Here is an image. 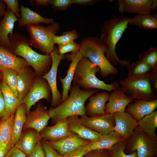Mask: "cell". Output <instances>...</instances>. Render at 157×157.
I'll return each mask as SVG.
<instances>
[{
    "label": "cell",
    "instance_id": "6da1fadb",
    "mask_svg": "<svg viewBox=\"0 0 157 157\" xmlns=\"http://www.w3.org/2000/svg\"><path fill=\"white\" fill-rule=\"evenodd\" d=\"M130 18L122 15L114 16L106 20L101 28L102 33L99 39L106 49L105 55L106 58L114 66L119 64L121 67L127 68L130 64V59L122 60L119 58L116 48L117 44L128 27Z\"/></svg>",
    "mask_w": 157,
    "mask_h": 157
},
{
    "label": "cell",
    "instance_id": "7a4b0ae2",
    "mask_svg": "<svg viewBox=\"0 0 157 157\" xmlns=\"http://www.w3.org/2000/svg\"><path fill=\"white\" fill-rule=\"evenodd\" d=\"M9 38L11 44L10 51L24 59L37 76L42 77L49 71L52 64L50 54H41L34 51L30 47L29 39L20 33L10 35Z\"/></svg>",
    "mask_w": 157,
    "mask_h": 157
},
{
    "label": "cell",
    "instance_id": "3957f363",
    "mask_svg": "<svg viewBox=\"0 0 157 157\" xmlns=\"http://www.w3.org/2000/svg\"><path fill=\"white\" fill-rule=\"evenodd\" d=\"M69 90V96L64 101L48 110L51 118L55 123L71 116H81L85 115V101L90 96L99 92L96 89H81L79 86L73 83Z\"/></svg>",
    "mask_w": 157,
    "mask_h": 157
},
{
    "label": "cell",
    "instance_id": "277c9868",
    "mask_svg": "<svg viewBox=\"0 0 157 157\" xmlns=\"http://www.w3.org/2000/svg\"><path fill=\"white\" fill-rule=\"evenodd\" d=\"M100 72L99 67L87 58L83 57L76 67L73 83L84 90L99 89L111 92L120 89L117 81L108 84L99 79L96 74Z\"/></svg>",
    "mask_w": 157,
    "mask_h": 157
},
{
    "label": "cell",
    "instance_id": "5b68a950",
    "mask_svg": "<svg viewBox=\"0 0 157 157\" xmlns=\"http://www.w3.org/2000/svg\"><path fill=\"white\" fill-rule=\"evenodd\" d=\"M79 44V51L83 57L87 58L99 67L102 76L106 77L110 74H117V69L105 56L106 50L99 38L95 37H86L81 40Z\"/></svg>",
    "mask_w": 157,
    "mask_h": 157
},
{
    "label": "cell",
    "instance_id": "8992f818",
    "mask_svg": "<svg viewBox=\"0 0 157 157\" xmlns=\"http://www.w3.org/2000/svg\"><path fill=\"white\" fill-rule=\"evenodd\" d=\"M30 37L31 46L46 54H49L54 49L53 36L60 30L59 24L54 22L47 26L38 24L26 26Z\"/></svg>",
    "mask_w": 157,
    "mask_h": 157
},
{
    "label": "cell",
    "instance_id": "52a82bcc",
    "mask_svg": "<svg viewBox=\"0 0 157 157\" xmlns=\"http://www.w3.org/2000/svg\"><path fill=\"white\" fill-rule=\"evenodd\" d=\"M150 74L128 76L120 81V89L133 99L149 101L157 99L150 84Z\"/></svg>",
    "mask_w": 157,
    "mask_h": 157
},
{
    "label": "cell",
    "instance_id": "ba28073f",
    "mask_svg": "<svg viewBox=\"0 0 157 157\" xmlns=\"http://www.w3.org/2000/svg\"><path fill=\"white\" fill-rule=\"evenodd\" d=\"M127 144L131 151L136 152L137 157H153L157 153V142L150 138L138 126Z\"/></svg>",
    "mask_w": 157,
    "mask_h": 157
},
{
    "label": "cell",
    "instance_id": "9c48e42d",
    "mask_svg": "<svg viewBox=\"0 0 157 157\" xmlns=\"http://www.w3.org/2000/svg\"><path fill=\"white\" fill-rule=\"evenodd\" d=\"M52 64L49 71L42 78L48 82L51 92V103L52 107H55L61 103L62 95L58 89L56 76L58 68L61 61L66 58V55L58 54V48L55 46L53 51L50 53Z\"/></svg>",
    "mask_w": 157,
    "mask_h": 157
},
{
    "label": "cell",
    "instance_id": "30bf717a",
    "mask_svg": "<svg viewBox=\"0 0 157 157\" xmlns=\"http://www.w3.org/2000/svg\"><path fill=\"white\" fill-rule=\"evenodd\" d=\"M51 98V90L47 81L36 76L31 90L21 103L25 104L26 113L40 100L44 99L49 101Z\"/></svg>",
    "mask_w": 157,
    "mask_h": 157
},
{
    "label": "cell",
    "instance_id": "8fae6325",
    "mask_svg": "<svg viewBox=\"0 0 157 157\" xmlns=\"http://www.w3.org/2000/svg\"><path fill=\"white\" fill-rule=\"evenodd\" d=\"M80 119L83 125L102 135L113 131L115 125L114 118L112 114L105 113L91 117L85 115L81 116Z\"/></svg>",
    "mask_w": 157,
    "mask_h": 157
},
{
    "label": "cell",
    "instance_id": "7c38bea8",
    "mask_svg": "<svg viewBox=\"0 0 157 157\" xmlns=\"http://www.w3.org/2000/svg\"><path fill=\"white\" fill-rule=\"evenodd\" d=\"M26 116L23 130L31 128L39 133L46 127L51 118L46 107L40 102L34 110L26 112Z\"/></svg>",
    "mask_w": 157,
    "mask_h": 157
},
{
    "label": "cell",
    "instance_id": "4fadbf2b",
    "mask_svg": "<svg viewBox=\"0 0 157 157\" xmlns=\"http://www.w3.org/2000/svg\"><path fill=\"white\" fill-rule=\"evenodd\" d=\"M113 115L115 122L113 131L117 132L124 140H128L138 126V121L125 111L116 113Z\"/></svg>",
    "mask_w": 157,
    "mask_h": 157
},
{
    "label": "cell",
    "instance_id": "5bb4252c",
    "mask_svg": "<svg viewBox=\"0 0 157 157\" xmlns=\"http://www.w3.org/2000/svg\"><path fill=\"white\" fill-rule=\"evenodd\" d=\"M68 117L58 121L52 126L45 127L40 133L44 141L61 140L74 134L69 129Z\"/></svg>",
    "mask_w": 157,
    "mask_h": 157
},
{
    "label": "cell",
    "instance_id": "9a60e30c",
    "mask_svg": "<svg viewBox=\"0 0 157 157\" xmlns=\"http://www.w3.org/2000/svg\"><path fill=\"white\" fill-rule=\"evenodd\" d=\"M36 77L34 71L31 67L23 68L18 72L17 88L18 98L20 103L29 92Z\"/></svg>",
    "mask_w": 157,
    "mask_h": 157
},
{
    "label": "cell",
    "instance_id": "2e32d148",
    "mask_svg": "<svg viewBox=\"0 0 157 157\" xmlns=\"http://www.w3.org/2000/svg\"><path fill=\"white\" fill-rule=\"evenodd\" d=\"M153 0H117L118 10L120 13L151 14Z\"/></svg>",
    "mask_w": 157,
    "mask_h": 157
},
{
    "label": "cell",
    "instance_id": "e0dca14e",
    "mask_svg": "<svg viewBox=\"0 0 157 157\" xmlns=\"http://www.w3.org/2000/svg\"><path fill=\"white\" fill-rule=\"evenodd\" d=\"M133 99L120 89L113 90L109 94L108 101L105 104V113L113 114L124 112Z\"/></svg>",
    "mask_w": 157,
    "mask_h": 157
},
{
    "label": "cell",
    "instance_id": "ac0fdd59",
    "mask_svg": "<svg viewBox=\"0 0 157 157\" xmlns=\"http://www.w3.org/2000/svg\"><path fill=\"white\" fill-rule=\"evenodd\" d=\"M23 130L20 138L14 146L28 156L37 143L42 139L40 133L34 129L28 128Z\"/></svg>",
    "mask_w": 157,
    "mask_h": 157
},
{
    "label": "cell",
    "instance_id": "d6986e66",
    "mask_svg": "<svg viewBox=\"0 0 157 157\" xmlns=\"http://www.w3.org/2000/svg\"><path fill=\"white\" fill-rule=\"evenodd\" d=\"M66 58L71 63L67 71V74L64 78L60 77V81L62 84L63 92L61 103L64 101L68 97V92L73 81L76 67L83 57L80 51L71 54H66Z\"/></svg>",
    "mask_w": 157,
    "mask_h": 157
},
{
    "label": "cell",
    "instance_id": "ffe728a7",
    "mask_svg": "<svg viewBox=\"0 0 157 157\" xmlns=\"http://www.w3.org/2000/svg\"><path fill=\"white\" fill-rule=\"evenodd\" d=\"M45 142L61 156L91 142L82 139L74 133L59 141Z\"/></svg>",
    "mask_w": 157,
    "mask_h": 157
},
{
    "label": "cell",
    "instance_id": "44dd1931",
    "mask_svg": "<svg viewBox=\"0 0 157 157\" xmlns=\"http://www.w3.org/2000/svg\"><path fill=\"white\" fill-rule=\"evenodd\" d=\"M157 107V99L149 101L138 99L133 103L129 104L125 111L130 114L138 121L154 111Z\"/></svg>",
    "mask_w": 157,
    "mask_h": 157
},
{
    "label": "cell",
    "instance_id": "7402d4cb",
    "mask_svg": "<svg viewBox=\"0 0 157 157\" xmlns=\"http://www.w3.org/2000/svg\"><path fill=\"white\" fill-rule=\"evenodd\" d=\"M19 19L7 8L3 19L0 21V46L9 49L11 47L9 36L13 34L15 24Z\"/></svg>",
    "mask_w": 157,
    "mask_h": 157
},
{
    "label": "cell",
    "instance_id": "603a6c76",
    "mask_svg": "<svg viewBox=\"0 0 157 157\" xmlns=\"http://www.w3.org/2000/svg\"><path fill=\"white\" fill-rule=\"evenodd\" d=\"M70 131L80 138L91 142H97L100 140L102 135L89 129L81 122L78 116L68 117Z\"/></svg>",
    "mask_w": 157,
    "mask_h": 157
},
{
    "label": "cell",
    "instance_id": "cb8c5ba5",
    "mask_svg": "<svg viewBox=\"0 0 157 157\" xmlns=\"http://www.w3.org/2000/svg\"><path fill=\"white\" fill-rule=\"evenodd\" d=\"M30 67L23 58L16 56L7 49L0 46V70L7 68L18 72L22 69Z\"/></svg>",
    "mask_w": 157,
    "mask_h": 157
},
{
    "label": "cell",
    "instance_id": "d4e9b609",
    "mask_svg": "<svg viewBox=\"0 0 157 157\" xmlns=\"http://www.w3.org/2000/svg\"><path fill=\"white\" fill-rule=\"evenodd\" d=\"M109 95L108 92H103L90 96L85 107L86 113L91 117L104 114L106 103L108 100Z\"/></svg>",
    "mask_w": 157,
    "mask_h": 157
},
{
    "label": "cell",
    "instance_id": "484cf974",
    "mask_svg": "<svg viewBox=\"0 0 157 157\" xmlns=\"http://www.w3.org/2000/svg\"><path fill=\"white\" fill-rule=\"evenodd\" d=\"M20 8L21 17L18 21L19 27L40 23L50 24L54 22L53 19L43 17L37 13L23 5H22Z\"/></svg>",
    "mask_w": 157,
    "mask_h": 157
},
{
    "label": "cell",
    "instance_id": "4316f807",
    "mask_svg": "<svg viewBox=\"0 0 157 157\" xmlns=\"http://www.w3.org/2000/svg\"><path fill=\"white\" fill-rule=\"evenodd\" d=\"M25 105L20 103L17 106L15 113L13 124V135L11 143L14 145L20 138L26 120Z\"/></svg>",
    "mask_w": 157,
    "mask_h": 157
},
{
    "label": "cell",
    "instance_id": "83f0119b",
    "mask_svg": "<svg viewBox=\"0 0 157 157\" xmlns=\"http://www.w3.org/2000/svg\"><path fill=\"white\" fill-rule=\"evenodd\" d=\"M138 126L151 140L157 142V111H154L138 121Z\"/></svg>",
    "mask_w": 157,
    "mask_h": 157
},
{
    "label": "cell",
    "instance_id": "f1b7e54d",
    "mask_svg": "<svg viewBox=\"0 0 157 157\" xmlns=\"http://www.w3.org/2000/svg\"><path fill=\"white\" fill-rule=\"evenodd\" d=\"M126 140L117 132L112 131L108 134L102 135V138L95 142H91L89 144L91 151L108 149L116 143Z\"/></svg>",
    "mask_w": 157,
    "mask_h": 157
},
{
    "label": "cell",
    "instance_id": "f546056e",
    "mask_svg": "<svg viewBox=\"0 0 157 157\" xmlns=\"http://www.w3.org/2000/svg\"><path fill=\"white\" fill-rule=\"evenodd\" d=\"M0 89L5 102L7 114L9 116L15 112L20 103L18 97L2 81L0 83Z\"/></svg>",
    "mask_w": 157,
    "mask_h": 157
},
{
    "label": "cell",
    "instance_id": "4dcf8cb0",
    "mask_svg": "<svg viewBox=\"0 0 157 157\" xmlns=\"http://www.w3.org/2000/svg\"><path fill=\"white\" fill-rule=\"evenodd\" d=\"M128 25H134L146 30L157 29V15H137L130 18Z\"/></svg>",
    "mask_w": 157,
    "mask_h": 157
},
{
    "label": "cell",
    "instance_id": "1f68e13d",
    "mask_svg": "<svg viewBox=\"0 0 157 157\" xmlns=\"http://www.w3.org/2000/svg\"><path fill=\"white\" fill-rule=\"evenodd\" d=\"M15 113L4 118L0 122V143H11Z\"/></svg>",
    "mask_w": 157,
    "mask_h": 157
},
{
    "label": "cell",
    "instance_id": "d6a6232c",
    "mask_svg": "<svg viewBox=\"0 0 157 157\" xmlns=\"http://www.w3.org/2000/svg\"><path fill=\"white\" fill-rule=\"evenodd\" d=\"M2 73V81L5 83L18 97L17 88V78L18 72L10 68L3 69Z\"/></svg>",
    "mask_w": 157,
    "mask_h": 157
},
{
    "label": "cell",
    "instance_id": "836d02e7",
    "mask_svg": "<svg viewBox=\"0 0 157 157\" xmlns=\"http://www.w3.org/2000/svg\"><path fill=\"white\" fill-rule=\"evenodd\" d=\"M128 76H135L143 75L151 72L152 68L143 61L140 60L130 64L127 67Z\"/></svg>",
    "mask_w": 157,
    "mask_h": 157
},
{
    "label": "cell",
    "instance_id": "e575fe53",
    "mask_svg": "<svg viewBox=\"0 0 157 157\" xmlns=\"http://www.w3.org/2000/svg\"><path fill=\"white\" fill-rule=\"evenodd\" d=\"M127 141L124 140L117 142L108 149L109 157H137L136 151L127 154L124 152V149Z\"/></svg>",
    "mask_w": 157,
    "mask_h": 157
},
{
    "label": "cell",
    "instance_id": "d590c367",
    "mask_svg": "<svg viewBox=\"0 0 157 157\" xmlns=\"http://www.w3.org/2000/svg\"><path fill=\"white\" fill-rule=\"evenodd\" d=\"M140 60L143 61L152 69L157 68V48L151 47L139 55Z\"/></svg>",
    "mask_w": 157,
    "mask_h": 157
},
{
    "label": "cell",
    "instance_id": "8d00e7d4",
    "mask_svg": "<svg viewBox=\"0 0 157 157\" xmlns=\"http://www.w3.org/2000/svg\"><path fill=\"white\" fill-rule=\"evenodd\" d=\"M78 37L77 31L75 29H74L70 31L65 32L61 35H54L53 39L54 44L62 46L74 41Z\"/></svg>",
    "mask_w": 157,
    "mask_h": 157
},
{
    "label": "cell",
    "instance_id": "74e56055",
    "mask_svg": "<svg viewBox=\"0 0 157 157\" xmlns=\"http://www.w3.org/2000/svg\"><path fill=\"white\" fill-rule=\"evenodd\" d=\"M80 47L79 43L72 41L64 45L58 46V53L59 55H61L70 52L75 53L79 51Z\"/></svg>",
    "mask_w": 157,
    "mask_h": 157
},
{
    "label": "cell",
    "instance_id": "f35d334b",
    "mask_svg": "<svg viewBox=\"0 0 157 157\" xmlns=\"http://www.w3.org/2000/svg\"><path fill=\"white\" fill-rule=\"evenodd\" d=\"M89 144L68 152L63 155L62 157H83L85 154L91 151Z\"/></svg>",
    "mask_w": 157,
    "mask_h": 157
},
{
    "label": "cell",
    "instance_id": "ab89813d",
    "mask_svg": "<svg viewBox=\"0 0 157 157\" xmlns=\"http://www.w3.org/2000/svg\"><path fill=\"white\" fill-rule=\"evenodd\" d=\"M73 4V0H51L50 5L56 10H65Z\"/></svg>",
    "mask_w": 157,
    "mask_h": 157
},
{
    "label": "cell",
    "instance_id": "60d3db41",
    "mask_svg": "<svg viewBox=\"0 0 157 157\" xmlns=\"http://www.w3.org/2000/svg\"><path fill=\"white\" fill-rule=\"evenodd\" d=\"M7 9L9 10L19 19L21 17L20 8L19 1L17 0H3Z\"/></svg>",
    "mask_w": 157,
    "mask_h": 157
},
{
    "label": "cell",
    "instance_id": "b9f144b4",
    "mask_svg": "<svg viewBox=\"0 0 157 157\" xmlns=\"http://www.w3.org/2000/svg\"><path fill=\"white\" fill-rule=\"evenodd\" d=\"M42 145L45 153V157H62V156L59 154L47 142L44 141L42 143Z\"/></svg>",
    "mask_w": 157,
    "mask_h": 157
},
{
    "label": "cell",
    "instance_id": "7bdbcfd3",
    "mask_svg": "<svg viewBox=\"0 0 157 157\" xmlns=\"http://www.w3.org/2000/svg\"><path fill=\"white\" fill-rule=\"evenodd\" d=\"M28 157H45L41 140L36 144L34 150Z\"/></svg>",
    "mask_w": 157,
    "mask_h": 157
},
{
    "label": "cell",
    "instance_id": "ee69618b",
    "mask_svg": "<svg viewBox=\"0 0 157 157\" xmlns=\"http://www.w3.org/2000/svg\"><path fill=\"white\" fill-rule=\"evenodd\" d=\"M21 150L15 146L12 147L5 157H27Z\"/></svg>",
    "mask_w": 157,
    "mask_h": 157
},
{
    "label": "cell",
    "instance_id": "f6af8a7d",
    "mask_svg": "<svg viewBox=\"0 0 157 157\" xmlns=\"http://www.w3.org/2000/svg\"><path fill=\"white\" fill-rule=\"evenodd\" d=\"M149 79L151 87L156 93L157 90V68L152 69L150 73Z\"/></svg>",
    "mask_w": 157,
    "mask_h": 157
},
{
    "label": "cell",
    "instance_id": "bcb514c9",
    "mask_svg": "<svg viewBox=\"0 0 157 157\" xmlns=\"http://www.w3.org/2000/svg\"><path fill=\"white\" fill-rule=\"evenodd\" d=\"M7 116L6 106L2 92L0 89V122Z\"/></svg>",
    "mask_w": 157,
    "mask_h": 157
},
{
    "label": "cell",
    "instance_id": "7dc6e473",
    "mask_svg": "<svg viewBox=\"0 0 157 157\" xmlns=\"http://www.w3.org/2000/svg\"><path fill=\"white\" fill-rule=\"evenodd\" d=\"M12 146L11 143L8 144L0 143V157H5Z\"/></svg>",
    "mask_w": 157,
    "mask_h": 157
},
{
    "label": "cell",
    "instance_id": "c3c4849f",
    "mask_svg": "<svg viewBox=\"0 0 157 157\" xmlns=\"http://www.w3.org/2000/svg\"><path fill=\"white\" fill-rule=\"evenodd\" d=\"M74 4L85 6L92 5L96 2L100 1L97 0H73Z\"/></svg>",
    "mask_w": 157,
    "mask_h": 157
},
{
    "label": "cell",
    "instance_id": "681fc988",
    "mask_svg": "<svg viewBox=\"0 0 157 157\" xmlns=\"http://www.w3.org/2000/svg\"><path fill=\"white\" fill-rule=\"evenodd\" d=\"M51 0H34L31 1L35 4L46 6L50 5Z\"/></svg>",
    "mask_w": 157,
    "mask_h": 157
},
{
    "label": "cell",
    "instance_id": "f907efd6",
    "mask_svg": "<svg viewBox=\"0 0 157 157\" xmlns=\"http://www.w3.org/2000/svg\"><path fill=\"white\" fill-rule=\"evenodd\" d=\"M7 8L6 5L3 0H0V19L3 16Z\"/></svg>",
    "mask_w": 157,
    "mask_h": 157
},
{
    "label": "cell",
    "instance_id": "816d5d0a",
    "mask_svg": "<svg viewBox=\"0 0 157 157\" xmlns=\"http://www.w3.org/2000/svg\"><path fill=\"white\" fill-rule=\"evenodd\" d=\"M106 153H101L99 152V150H97L98 152L94 153L92 154L91 157H109V153L107 149Z\"/></svg>",
    "mask_w": 157,
    "mask_h": 157
},
{
    "label": "cell",
    "instance_id": "f5cc1de1",
    "mask_svg": "<svg viewBox=\"0 0 157 157\" xmlns=\"http://www.w3.org/2000/svg\"><path fill=\"white\" fill-rule=\"evenodd\" d=\"M157 9V1L156 0H153L151 11H154Z\"/></svg>",
    "mask_w": 157,
    "mask_h": 157
},
{
    "label": "cell",
    "instance_id": "db71d44e",
    "mask_svg": "<svg viewBox=\"0 0 157 157\" xmlns=\"http://www.w3.org/2000/svg\"><path fill=\"white\" fill-rule=\"evenodd\" d=\"M2 72L0 70V83L2 81Z\"/></svg>",
    "mask_w": 157,
    "mask_h": 157
},
{
    "label": "cell",
    "instance_id": "11a10c76",
    "mask_svg": "<svg viewBox=\"0 0 157 157\" xmlns=\"http://www.w3.org/2000/svg\"><path fill=\"white\" fill-rule=\"evenodd\" d=\"M27 157H28V156H27Z\"/></svg>",
    "mask_w": 157,
    "mask_h": 157
}]
</instances>
